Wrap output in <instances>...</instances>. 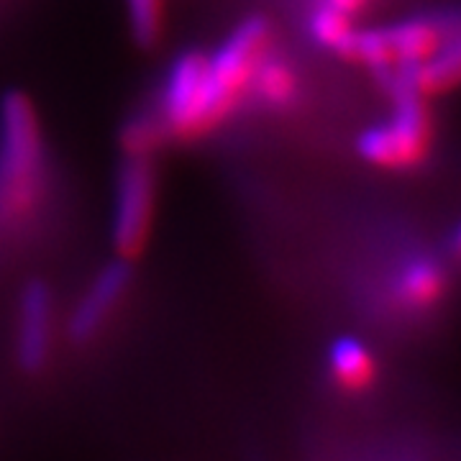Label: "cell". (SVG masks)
<instances>
[{"label":"cell","mask_w":461,"mask_h":461,"mask_svg":"<svg viewBox=\"0 0 461 461\" xmlns=\"http://www.w3.org/2000/svg\"><path fill=\"white\" fill-rule=\"evenodd\" d=\"M354 32H357V29H354L351 16L344 14V11H339V8L330 5V3L318 5L313 11V16H311V36H313L321 47L339 51V54H344V50L348 47V41H351V36H354Z\"/></svg>","instance_id":"13"},{"label":"cell","mask_w":461,"mask_h":461,"mask_svg":"<svg viewBox=\"0 0 461 461\" xmlns=\"http://www.w3.org/2000/svg\"><path fill=\"white\" fill-rule=\"evenodd\" d=\"M451 33H454V26L438 16L405 18L400 23L384 26L387 47L393 57V75L423 65L444 47V41Z\"/></svg>","instance_id":"8"},{"label":"cell","mask_w":461,"mask_h":461,"mask_svg":"<svg viewBox=\"0 0 461 461\" xmlns=\"http://www.w3.org/2000/svg\"><path fill=\"white\" fill-rule=\"evenodd\" d=\"M54 344V297L44 282H29L18 300L16 354L26 372H39L50 362Z\"/></svg>","instance_id":"6"},{"label":"cell","mask_w":461,"mask_h":461,"mask_svg":"<svg viewBox=\"0 0 461 461\" xmlns=\"http://www.w3.org/2000/svg\"><path fill=\"white\" fill-rule=\"evenodd\" d=\"M131 269L126 259L105 264L95 275V280L87 285L83 297L69 313V336L75 341H90L98 336L100 329L111 321V315L118 311L121 300L129 290Z\"/></svg>","instance_id":"7"},{"label":"cell","mask_w":461,"mask_h":461,"mask_svg":"<svg viewBox=\"0 0 461 461\" xmlns=\"http://www.w3.org/2000/svg\"><path fill=\"white\" fill-rule=\"evenodd\" d=\"M451 251L456 254V259H461V223L459 229L454 230V236H451Z\"/></svg>","instance_id":"16"},{"label":"cell","mask_w":461,"mask_h":461,"mask_svg":"<svg viewBox=\"0 0 461 461\" xmlns=\"http://www.w3.org/2000/svg\"><path fill=\"white\" fill-rule=\"evenodd\" d=\"M129 23L141 47H151L165 26V0H126Z\"/></svg>","instance_id":"14"},{"label":"cell","mask_w":461,"mask_h":461,"mask_svg":"<svg viewBox=\"0 0 461 461\" xmlns=\"http://www.w3.org/2000/svg\"><path fill=\"white\" fill-rule=\"evenodd\" d=\"M205 65L208 54L185 51L175 59L162 93V121L182 139L213 131L205 100Z\"/></svg>","instance_id":"5"},{"label":"cell","mask_w":461,"mask_h":461,"mask_svg":"<svg viewBox=\"0 0 461 461\" xmlns=\"http://www.w3.org/2000/svg\"><path fill=\"white\" fill-rule=\"evenodd\" d=\"M433 147V121L426 98L412 93H395L390 118L364 129L357 139V151L364 162L377 169L408 172L429 159Z\"/></svg>","instance_id":"3"},{"label":"cell","mask_w":461,"mask_h":461,"mask_svg":"<svg viewBox=\"0 0 461 461\" xmlns=\"http://www.w3.org/2000/svg\"><path fill=\"white\" fill-rule=\"evenodd\" d=\"M44 190V136L39 115L23 93L0 103V213L21 221L33 213Z\"/></svg>","instance_id":"1"},{"label":"cell","mask_w":461,"mask_h":461,"mask_svg":"<svg viewBox=\"0 0 461 461\" xmlns=\"http://www.w3.org/2000/svg\"><path fill=\"white\" fill-rule=\"evenodd\" d=\"M326 3H330V5H336L339 11H344V14H348V16H354L359 8H362L366 0H326Z\"/></svg>","instance_id":"15"},{"label":"cell","mask_w":461,"mask_h":461,"mask_svg":"<svg viewBox=\"0 0 461 461\" xmlns=\"http://www.w3.org/2000/svg\"><path fill=\"white\" fill-rule=\"evenodd\" d=\"M251 87L257 90V95L269 103V105H287L293 103L297 95V75L293 67L287 65L285 59H275V57H264L257 72H254V80Z\"/></svg>","instance_id":"12"},{"label":"cell","mask_w":461,"mask_h":461,"mask_svg":"<svg viewBox=\"0 0 461 461\" xmlns=\"http://www.w3.org/2000/svg\"><path fill=\"white\" fill-rule=\"evenodd\" d=\"M329 372L344 393H364L377 377V359L359 339L341 336L330 344Z\"/></svg>","instance_id":"11"},{"label":"cell","mask_w":461,"mask_h":461,"mask_svg":"<svg viewBox=\"0 0 461 461\" xmlns=\"http://www.w3.org/2000/svg\"><path fill=\"white\" fill-rule=\"evenodd\" d=\"M446 272L433 257H411L397 269L395 300L408 311H429L446 295Z\"/></svg>","instance_id":"10"},{"label":"cell","mask_w":461,"mask_h":461,"mask_svg":"<svg viewBox=\"0 0 461 461\" xmlns=\"http://www.w3.org/2000/svg\"><path fill=\"white\" fill-rule=\"evenodd\" d=\"M269 39H272L269 21L262 16H251L241 21L213 54H208L205 100H208V118L213 129L229 118L230 111L251 87L254 72L269 51Z\"/></svg>","instance_id":"2"},{"label":"cell","mask_w":461,"mask_h":461,"mask_svg":"<svg viewBox=\"0 0 461 461\" xmlns=\"http://www.w3.org/2000/svg\"><path fill=\"white\" fill-rule=\"evenodd\" d=\"M395 93H412L418 98L444 95L461 87V29L454 32L423 65L393 75Z\"/></svg>","instance_id":"9"},{"label":"cell","mask_w":461,"mask_h":461,"mask_svg":"<svg viewBox=\"0 0 461 461\" xmlns=\"http://www.w3.org/2000/svg\"><path fill=\"white\" fill-rule=\"evenodd\" d=\"M157 205V182L149 159L131 154L115 185L111 239L115 254L126 262L136 259L149 241Z\"/></svg>","instance_id":"4"}]
</instances>
